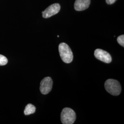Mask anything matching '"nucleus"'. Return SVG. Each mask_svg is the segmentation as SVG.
<instances>
[{"instance_id":"9d476101","label":"nucleus","mask_w":124,"mask_h":124,"mask_svg":"<svg viewBox=\"0 0 124 124\" xmlns=\"http://www.w3.org/2000/svg\"><path fill=\"white\" fill-rule=\"evenodd\" d=\"M117 42L118 43L121 45V46H122L123 47L124 46V36L123 35H121L119 36L118 38H117Z\"/></svg>"},{"instance_id":"6e6552de","label":"nucleus","mask_w":124,"mask_h":124,"mask_svg":"<svg viewBox=\"0 0 124 124\" xmlns=\"http://www.w3.org/2000/svg\"><path fill=\"white\" fill-rule=\"evenodd\" d=\"M36 110L35 106L31 103H29L25 107V109L24 110V114L26 115H30L34 114L36 112Z\"/></svg>"},{"instance_id":"f03ea898","label":"nucleus","mask_w":124,"mask_h":124,"mask_svg":"<svg viewBox=\"0 0 124 124\" xmlns=\"http://www.w3.org/2000/svg\"><path fill=\"white\" fill-rule=\"evenodd\" d=\"M104 87L107 92L113 96H118L121 92L120 82L114 79H108L104 84Z\"/></svg>"},{"instance_id":"9b49d317","label":"nucleus","mask_w":124,"mask_h":124,"mask_svg":"<svg viewBox=\"0 0 124 124\" xmlns=\"http://www.w3.org/2000/svg\"><path fill=\"white\" fill-rule=\"evenodd\" d=\"M117 0H106V3L108 4H112L114 3Z\"/></svg>"},{"instance_id":"423d86ee","label":"nucleus","mask_w":124,"mask_h":124,"mask_svg":"<svg viewBox=\"0 0 124 124\" xmlns=\"http://www.w3.org/2000/svg\"><path fill=\"white\" fill-rule=\"evenodd\" d=\"M60 5L58 3H54L51 5L42 12V16L45 18H50L57 14L60 11Z\"/></svg>"},{"instance_id":"f257e3e1","label":"nucleus","mask_w":124,"mask_h":124,"mask_svg":"<svg viewBox=\"0 0 124 124\" xmlns=\"http://www.w3.org/2000/svg\"><path fill=\"white\" fill-rule=\"evenodd\" d=\"M60 56L62 61L70 63L73 60V54L70 46L65 43H60L58 46Z\"/></svg>"},{"instance_id":"1a4fd4ad","label":"nucleus","mask_w":124,"mask_h":124,"mask_svg":"<svg viewBox=\"0 0 124 124\" xmlns=\"http://www.w3.org/2000/svg\"><path fill=\"white\" fill-rule=\"evenodd\" d=\"M8 60L4 56L0 54V66H3L8 63Z\"/></svg>"},{"instance_id":"0eeeda50","label":"nucleus","mask_w":124,"mask_h":124,"mask_svg":"<svg viewBox=\"0 0 124 124\" xmlns=\"http://www.w3.org/2000/svg\"><path fill=\"white\" fill-rule=\"evenodd\" d=\"M91 3V0H76L74 8L76 11H82L87 9Z\"/></svg>"},{"instance_id":"7ed1b4c3","label":"nucleus","mask_w":124,"mask_h":124,"mask_svg":"<svg viewBox=\"0 0 124 124\" xmlns=\"http://www.w3.org/2000/svg\"><path fill=\"white\" fill-rule=\"evenodd\" d=\"M76 114L72 109L65 108L61 114V120L63 124H73L76 120Z\"/></svg>"},{"instance_id":"20e7f679","label":"nucleus","mask_w":124,"mask_h":124,"mask_svg":"<svg viewBox=\"0 0 124 124\" xmlns=\"http://www.w3.org/2000/svg\"><path fill=\"white\" fill-rule=\"evenodd\" d=\"M53 81L50 77H46L42 80L40 83V90L41 93L44 95L49 93L53 88Z\"/></svg>"},{"instance_id":"39448f33","label":"nucleus","mask_w":124,"mask_h":124,"mask_svg":"<svg viewBox=\"0 0 124 124\" xmlns=\"http://www.w3.org/2000/svg\"><path fill=\"white\" fill-rule=\"evenodd\" d=\"M94 56L97 59L107 63H109L112 62L110 54L102 49H96L94 52Z\"/></svg>"}]
</instances>
